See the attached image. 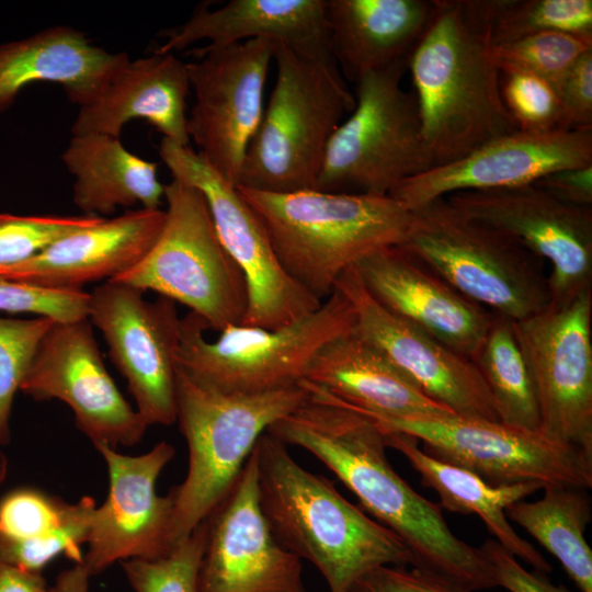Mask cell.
<instances>
[{
  "mask_svg": "<svg viewBox=\"0 0 592 592\" xmlns=\"http://www.w3.org/2000/svg\"><path fill=\"white\" fill-rule=\"evenodd\" d=\"M306 389V388H305ZM306 399L267 433L306 449L355 494L364 511L406 545L413 568L464 591L497 587L480 550L458 538L441 506L414 491L391 467L384 432L366 415L306 389Z\"/></svg>",
  "mask_w": 592,
  "mask_h": 592,
  "instance_id": "obj_1",
  "label": "cell"
},
{
  "mask_svg": "<svg viewBox=\"0 0 592 592\" xmlns=\"http://www.w3.org/2000/svg\"><path fill=\"white\" fill-rule=\"evenodd\" d=\"M497 0H433L410 52L412 92L433 167L517 130L493 58Z\"/></svg>",
  "mask_w": 592,
  "mask_h": 592,
  "instance_id": "obj_2",
  "label": "cell"
},
{
  "mask_svg": "<svg viewBox=\"0 0 592 592\" xmlns=\"http://www.w3.org/2000/svg\"><path fill=\"white\" fill-rule=\"evenodd\" d=\"M260 510L275 539L306 559L330 592H349L382 566H411L412 556L388 527L349 502L323 476L303 468L287 445L265 432L258 440Z\"/></svg>",
  "mask_w": 592,
  "mask_h": 592,
  "instance_id": "obj_3",
  "label": "cell"
},
{
  "mask_svg": "<svg viewBox=\"0 0 592 592\" xmlns=\"http://www.w3.org/2000/svg\"><path fill=\"white\" fill-rule=\"evenodd\" d=\"M237 189L264 226L284 272L320 301L361 260L403 244L411 219L389 195Z\"/></svg>",
  "mask_w": 592,
  "mask_h": 592,
  "instance_id": "obj_4",
  "label": "cell"
},
{
  "mask_svg": "<svg viewBox=\"0 0 592 592\" xmlns=\"http://www.w3.org/2000/svg\"><path fill=\"white\" fill-rule=\"evenodd\" d=\"M307 397L297 386L261 394H228L203 386L179 366L177 421L189 451L186 476L169 494L173 548L234 487L258 440Z\"/></svg>",
  "mask_w": 592,
  "mask_h": 592,
  "instance_id": "obj_5",
  "label": "cell"
},
{
  "mask_svg": "<svg viewBox=\"0 0 592 592\" xmlns=\"http://www.w3.org/2000/svg\"><path fill=\"white\" fill-rule=\"evenodd\" d=\"M274 87L246 152L237 186L288 193L317 190L327 145L354 107L334 60L275 44Z\"/></svg>",
  "mask_w": 592,
  "mask_h": 592,
  "instance_id": "obj_6",
  "label": "cell"
},
{
  "mask_svg": "<svg viewBox=\"0 0 592 592\" xmlns=\"http://www.w3.org/2000/svg\"><path fill=\"white\" fill-rule=\"evenodd\" d=\"M410 212L402 246L462 295L512 321L549 305L545 263L513 238L446 197Z\"/></svg>",
  "mask_w": 592,
  "mask_h": 592,
  "instance_id": "obj_7",
  "label": "cell"
},
{
  "mask_svg": "<svg viewBox=\"0 0 592 592\" xmlns=\"http://www.w3.org/2000/svg\"><path fill=\"white\" fill-rule=\"evenodd\" d=\"M354 312L339 291L293 323L265 329L229 326L215 341L205 321L190 311L180 323L178 366L196 383L228 394H261L299 385L328 341L353 328Z\"/></svg>",
  "mask_w": 592,
  "mask_h": 592,
  "instance_id": "obj_8",
  "label": "cell"
},
{
  "mask_svg": "<svg viewBox=\"0 0 592 592\" xmlns=\"http://www.w3.org/2000/svg\"><path fill=\"white\" fill-rule=\"evenodd\" d=\"M163 198L160 235L147 254L114 281L186 306L210 330L242 325L249 304L247 280L221 244L204 195L172 178Z\"/></svg>",
  "mask_w": 592,
  "mask_h": 592,
  "instance_id": "obj_9",
  "label": "cell"
},
{
  "mask_svg": "<svg viewBox=\"0 0 592 592\" xmlns=\"http://www.w3.org/2000/svg\"><path fill=\"white\" fill-rule=\"evenodd\" d=\"M406 69L402 61L354 81V107L327 145L317 190L384 196L433 168L415 98L401 88Z\"/></svg>",
  "mask_w": 592,
  "mask_h": 592,
  "instance_id": "obj_10",
  "label": "cell"
},
{
  "mask_svg": "<svg viewBox=\"0 0 592 592\" xmlns=\"http://www.w3.org/2000/svg\"><path fill=\"white\" fill-rule=\"evenodd\" d=\"M369 419L383 432L421 440L429 455L465 468L492 485L536 482L543 488L581 490L592 487V455L554 442L537 431L457 414Z\"/></svg>",
  "mask_w": 592,
  "mask_h": 592,
  "instance_id": "obj_11",
  "label": "cell"
},
{
  "mask_svg": "<svg viewBox=\"0 0 592 592\" xmlns=\"http://www.w3.org/2000/svg\"><path fill=\"white\" fill-rule=\"evenodd\" d=\"M159 153L173 179L204 195L221 244L246 276L249 304L243 326L277 329L319 308L322 301L284 272L264 226L235 184L190 146L162 138Z\"/></svg>",
  "mask_w": 592,
  "mask_h": 592,
  "instance_id": "obj_12",
  "label": "cell"
},
{
  "mask_svg": "<svg viewBox=\"0 0 592 592\" xmlns=\"http://www.w3.org/2000/svg\"><path fill=\"white\" fill-rule=\"evenodd\" d=\"M512 323L534 382L539 432L592 455V289Z\"/></svg>",
  "mask_w": 592,
  "mask_h": 592,
  "instance_id": "obj_13",
  "label": "cell"
},
{
  "mask_svg": "<svg viewBox=\"0 0 592 592\" xmlns=\"http://www.w3.org/2000/svg\"><path fill=\"white\" fill-rule=\"evenodd\" d=\"M110 280L89 293L88 320L100 330L109 355L126 379L145 423L177 421V354L180 323L175 303Z\"/></svg>",
  "mask_w": 592,
  "mask_h": 592,
  "instance_id": "obj_14",
  "label": "cell"
},
{
  "mask_svg": "<svg viewBox=\"0 0 592 592\" xmlns=\"http://www.w3.org/2000/svg\"><path fill=\"white\" fill-rule=\"evenodd\" d=\"M275 43L250 39L205 46L186 62L194 102L186 129L198 153L237 186L248 147L260 125Z\"/></svg>",
  "mask_w": 592,
  "mask_h": 592,
  "instance_id": "obj_15",
  "label": "cell"
},
{
  "mask_svg": "<svg viewBox=\"0 0 592 592\" xmlns=\"http://www.w3.org/2000/svg\"><path fill=\"white\" fill-rule=\"evenodd\" d=\"M446 198L549 264L550 306H563L592 289V206L563 203L535 184L457 192Z\"/></svg>",
  "mask_w": 592,
  "mask_h": 592,
  "instance_id": "obj_16",
  "label": "cell"
},
{
  "mask_svg": "<svg viewBox=\"0 0 592 592\" xmlns=\"http://www.w3.org/2000/svg\"><path fill=\"white\" fill-rule=\"evenodd\" d=\"M20 391L36 401L66 403L93 446H133L148 428L109 374L88 318L53 323Z\"/></svg>",
  "mask_w": 592,
  "mask_h": 592,
  "instance_id": "obj_17",
  "label": "cell"
},
{
  "mask_svg": "<svg viewBox=\"0 0 592 592\" xmlns=\"http://www.w3.org/2000/svg\"><path fill=\"white\" fill-rule=\"evenodd\" d=\"M205 521L198 592H306L301 560L278 544L260 510L254 448Z\"/></svg>",
  "mask_w": 592,
  "mask_h": 592,
  "instance_id": "obj_18",
  "label": "cell"
},
{
  "mask_svg": "<svg viewBox=\"0 0 592 592\" xmlns=\"http://www.w3.org/2000/svg\"><path fill=\"white\" fill-rule=\"evenodd\" d=\"M107 467L109 492L96 506L82 563L98 574L113 563L128 559H156L171 549L170 527L173 502L161 497L156 485L159 475L174 457L166 441L137 456L125 455L105 444L94 446Z\"/></svg>",
  "mask_w": 592,
  "mask_h": 592,
  "instance_id": "obj_19",
  "label": "cell"
},
{
  "mask_svg": "<svg viewBox=\"0 0 592 592\" xmlns=\"http://www.w3.org/2000/svg\"><path fill=\"white\" fill-rule=\"evenodd\" d=\"M354 312V331L377 348L428 397L454 414L499 421L475 363L377 303L355 266L337 281Z\"/></svg>",
  "mask_w": 592,
  "mask_h": 592,
  "instance_id": "obj_20",
  "label": "cell"
},
{
  "mask_svg": "<svg viewBox=\"0 0 592 592\" xmlns=\"http://www.w3.org/2000/svg\"><path fill=\"white\" fill-rule=\"evenodd\" d=\"M592 164V128L515 130L397 184L388 194L409 210L457 192L534 184L558 170Z\"/></svg>",
  "mask_w": 592,
  "mask_h": 592,
  "instance_id": "obj_21",
  "label": "cell"
},
{
  "mask_svg": "<svg viewBox=\"0 0 592 592\" xmlns=\"http://www.w3.org/2000/svg\"><path fill=\"white\" fill-rule=\"evenodd\" d=\"M355 269L384 308L467 358H475L492 312L457 292L406 247L380 249Z\"/></svg>",
  "mask_w": 592,
  "mask_h": 592,
  "instance_id": "obj_22",
  "label": "cell"
},
{
  "mask_svg": "<svg viewBox=\"0 0 592 592\" xmlns=\"http://www.w3.org/2000/svg\"><path fill=\"white\" fill-rule=\"evenodd\" d=\"M162 209L136 208L71 232L35 257L4 269L0 276L57 289H83L136 265L161 232Z\"/></svg>",
  "mask_w": 592,
  "mask_h": 592,
  "instance_id": "obj_23",
  "label": "cell"
},
{
  "mask_svg": "<svg viewBox=\"0 0 592 592\" xmlns=\"http://www.w3.org/2000/svg\"><path fill=\"white\" fill-rule=\"evenodd\" d=\"M301 384L368 418L397 420L454 414L428 397L353 328L320 348Z\"/></svg>",
  "mask_w": 592,
  "mask_h": 592,
  "instance_id": "obj_24",
  "label": "cell"
},
{
  "mask_svg": "<svg viewBox=\"0 0 592 592\" xmlns=\"http://www.w3.org/2000/svg\"><path fill=\"white\" fill-rule=\"evenodd\" d=\"M186 62L173 53H156L127 60L101 89L79 106L72 135L103 134L119 138L134 119L148 122L162 138L190 146L187 135Z\"/></svg>",
  "mask_w": 592,
  "mask_h": 592,
  "instance_id": "obj_25",
  "label": "cell"
},
{
  "mask_svg": "<svg viewBox=\"0 0 592 592\" xmlns=\"http://www.w3.org/2000/svg\"><path fill=\"white\" fill-rule=\"evenodd\" d=\"M325 7L326 0H230L214 10L201 4L166 33L155 52L174 53L202 39L210 47L267 39L305 56L329 58Z\"/></svg>",
  "mask_w": 592,
  "mask_h": 592,
  "instance_id": "obj_26",
  "label": "cell"
},
{
  "mask_svg": "<svg viewBox=\"0 0 592 592\" xmlns=\"http://www.w3.org/2000/svg\"><path fill=\"white\" fill-rule=\"evenodd\" d=\"M126 53H110L82 32L56 25L27 37L0 44V112L30 84H60L69 101L81 106L129 60Z\"/></svg>",
  "mask_w": 592,
  "mask_h": 592,
  "instance_id": "obj_27",
  "label": "cell"
},
{
  "mask_svg": "<svg viewBox=\"0 0 592 592\" xmlns=\"http://www.w3.org/2000/svg\"><path fill=\"white\" fill-rule=\"evenodd\" d=\"M432 10L433 0H326L329 53L352 81L407 61Z\"/></svg>",
  "mask_w": 592,
  "mask_h": 592,
  "instance_id": "obj_28",
  "label": "cell"
},
{
  "mask_svg": "<svg viewBox=\"0 0 592 592\" xmlns=\"http://www.w3.org/2000/svg\"><path fill=\"white\" fill-rule=\"evenodd\" d=\"M95 501L76 503L32 487H21L0 499V562L42 573L59 555L81 562Z\"/></svg>",
  "mask_w": 592,
  "mask_h": 592,
  "instance_id": "obj_29",
  "label": "cell"
},
{
  "mask_svg": "<svg viewBox=\"0 0 592 592\" xmlns=\"http://www.w3.org/2000/svg\"><path fill=\"white\" fill-rule=\"evenodd\" d=\"M387 447L401 453L419 474L421 482L440 497L441 508L478 515L504 549L526 561L535 571L551 572V566L511 526L505 510L543 487L536 482L492 485L459 466L429 455L418 440L403 433L384 432Z\"/></svg>",
  "mask_w": 592,
  "mask_h": 592,
  "instance_id": "obj_30",
  "label": "cell"
},
{
  "mask_svg": "<svg viewBox=\"0 0 592 592\" xmlns=\"http://www.w3.org/2000/svg\"><path fill=\"white\" fill-rule=\"evenodd\" d=\"M61 161L75 180L72 201L84 215L105 218L134 205L159 209L164 197L157 163L130 152L117 137L72 135Z\"/></svg>",
  "mask_w": 592,
  "mask_h": 592,
  "instance_id": "obj_31",
  "label": "cell"
},
{
  "mask_svg": "<svg viewBox=\"0 0 592 592\" xmlns=\"http://www.w3.org/2000/svg\"><path fill=\"white\" fill-rule=\"evenodd\" d=\"M536 501H519L505 510L515 522L553 554L581 592H592V550L584 538L591 521L584 490L549 486Z\"/></svg>",
  "mask_w": 592,
  "mask_h": 592,
  "instance_id": "obj_32",
  "label": "cell"
},
{
  "mask_svg": "<svg viewBox=\"0 0 592 592\" xmlns=\"http://www.w3.org/2000/svg\"><path fill=\"white\" fill-rule=\"evenodd\" d=\"M473 362L491 395L499 421L539 432L535 386L512 320L492 314L488 332Z\"/></svg>",
  "mask_w": 592,
  "mask_h": 592,
  "instance_id": "obj_33",
  "label": "cell"
},
{
  "mask_svg": "<svg viewBox=\"0 0 592 592\" xmlns=\"http://www.w3.org/2000/svg\"><path fill=\"white\" fill-rule=\"evenodd\" d=\"M592 50V33L544 32L493 45L500 72H523L555 90L573 65Z\"/></svg>",
  "mask_w": 592,
  "mask_h": 592,
  "instance_id": "obj_34",
  "label": "cell"
},
{
  "mask_svg": "<svg viewBox=\"0 0 592 592\" xmlns=\"http://www.w3.org/2000/svg\"><path fill=\"white\" fill-rule=\"evenodd\" d=\"M544 32L592 33V1L497 0L493 45Z\"/></svg>",
  "mask_w": 592,
  "mask_h": 592,
  "instance_id": "obj_35",
  "label": "cell"
},
{
  "mask_svg": "<svg viewBox=\"0 0 592 592\" xmlns=\"http://www.w3.org/2000/svg\"><path fill=\"white\" fill-rule=\"evenodd\" d=\"M206 543V521L156 559L122 561L135 592H198V573Z\"/></svg>",
  "mask_w": 592,
  "mask_h": 592,
  "instance_id": "obj_36",
  "label": "cell"
},
{
  "mask_svg": "<svg viewBox=\"0 0 592 592\" xmlns=\"http://www.w3.org/2000/svg\"><path fill=\"white\" fill-rule=\"evenodd\" d=\"M54 322L47 317L15 319L0 316V448L11 439L10 419L15 394Z\"/></svg>",
  "mask_w": 592,
  "mask_h": 592,
  "instance_id": "obj_37",
  "label": "cell"
},
{
  "mask_svg": "<svg viewBox=\"0 0 592 592\" xmlns=\"http://www.w3.org/2000/svg\"><path fill=\"white\" fill-rule=\"evenodd\" d=\"M104 217L91 215H14L0 213V269L22 263L60 238Z\"/></svg>",
  "mask_w": 592,
  "mask_h": 592,
  "instance_id": "obj_38",
  "label": "cell"
},
{
  "mask_svg": "<svg viewBox=\"0 0 592 592\" xmlns=\"http://www.w3.org/2000/svg\"><path fill=\"white\" fill-rule=\"evenodd\" d=\"M501 94L519 130L558 129L557 93L546 81L523 72H501Z\"/></svg>",
  "mask_w": 592,
  "mask_h": 592,
  "instance_id": "obj_39",
  "label": "cell"
},
{
  "mask_svg": "<svg viewBox=\"0 0 592 592\" xmlns=\"http://www.w3.org/2000/svg\"><path fill=\"white\" fill-rule=\"evenodd\" d=\"M89 293L83 289L47 288L0 276V311L34 314L54 321L88 317Z\"/></svg>",
  "mask_w": 592,
  "mask_h": 592,
  "instance_id": "obj_40",
  "label": "cell"
},
{
  "mask_svg": "<svg viewBox=\"0 0 592 592\" xmlns=\"http://www.w3.org/2000/svg\"><path fill=\"white\" fill-rule=\"evenodd\" d=\"M557 128H592V50L585 53L568 71L556 89Z\"/></svg>",
  "mask_w": 592,
  "mask_h": 592,
  "instance_id": "obj_41",
  "label": "cell"
},
{
  "mask_svg": "<svg viewBox=\"0 0 592 592\" xmlns=\"http://www.w3.org/2000/svg\"><path fill=\"white\" fill-rule=\"evenodd\" d=\"M349 592H464L411 567L382 566L361 577Z\"/></svg>",
  "mask_w": 592,
  "mask_h": 592,
  "instance_id": "obj_42",
  "label": "cell"
},
{
  "mask_svg": "<svg viewBox=\"0 0 592 592\" xmlns=\"http://www.w3.org/2000/svg\"><path fill=\"white\" fill-rule=\"evenodd\" d=\"M480 550L493 569L497 585L510 592H570L565 587L553 584L544 573L526 570L494 539L486 540Z\"/></svg>",
  "mask_w": 592,
  "mask_h": 592,
  "instance_id": "obj_43",
  "label": "cell"
},
{
  "mask_svg": "<svg viewBox=\"0 0 592 592\" xmlns=\"http://www.w3.org/2000/svg\"><path fill=\"white\" fill-rule=\"evenodd\" d=\"M534 184L563 203L592 206V164L558 170Z\"/></svg>",
  "mask_w": 592,
  "mask_h": 592,
  "instance_id": "obj_44",
  "label": "cell"
},
{
  "mask_svg": "<svg viewBox=\"0 0 592 592\" xmlns=\"http://www.w3.org/2000/svg\"><path fill=\"white\" fill-rule=\"evenodd\" d=\"M42 573L30 572L0 562V592H47Z\"/></svg>",
  "mask_w": 592,
  "mask_h": 592,
  "instance_id": "obj_45",
  "label": "cell"
},
{
  "mask_svg": "<svg viewBox=\"0 0 592 592\" xmlns=\"http://www.w3.org/2000/svg\"><path fill=\"white\" fill-rule=\"evenodd\" d=\"M91 573L82 562L62 570L47 592H89Z\"/></svg>",
  "mask_w": 592,
  "mask_h": 592,
  "instance_id": "obj_46",
  "label": "cell"
},
{
  "mask_svg": "<svg viewBox=\"0 0 592 592\" xmlns=\"http://www.w3.org/2000/svg\"><path fill=\"white\" fill-rule=\"evenodd\" d=\"M8 474V459L2 448H0V486L4 481Z\"/></svg>",
  "mask_w": 592,
  "mask_h": 592,
  "instance_id": "obj_47",
  "label": "cell"
}]
</instances>
